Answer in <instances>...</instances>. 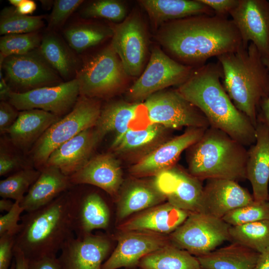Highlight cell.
I'll return each instance as SVG.
<instances>
[{
	"label": "cell",
	"mask_w": 269,
	"mask_h": 269,
	"mask_svg": "<svg viewBox=\"0 0 269 269\" xmlns=\"http://www.w3.org/2000/svg\"><path fill=\"white\" fill-rule=\"evenodd\" d=\"M155 38L174 60L194 69L212 57L244 47L233 21L216 14L167 22L160 26Z\"/></svg>",
	"instance_id": "cell-1"
},
{
	"label": "cell",
	"mask_w": 269,
	"mask_h": 269,
	"mask_svg": "<svg viewBox=\"0 0 269 269\" xmlns=\"http://www.w3.org/2000/svg\"><path fill=\"white\" fill-rule=\"evenodd\" d=\"M220 63H208L195 68L177 88L206 117L210 127L220 130L245 146L256 140V128L234 105L225 91Z\"/></svg>",
	"instance_id": "cell-2"
},
{
	"label": "cell",
	"mask_w": 269,
	"mask_h": 269,
	"mask_svg": "<svg viewBox=\"0 0 269 269\" xmlns=\"http://www.w3.org/2000/svg\"><path fill=\"white\" fill-rule=\"evenodd\" d=\"M216 58L222 68L225 91L256 127L260 106L269 96V71L262 56L251 42L246 48Z\"/></svg>",
	"instance_id": "cell-3"
},
{
	"label": "cell",
	"mask_w": 269,
	"mask_h": 269,
	"mask_svg": "<svg viewBox=\"0 0 269 269\" xmlns=\"http://www.w3.org/2000/svg\"><path fill=\"white\" fill-rule=\"evenodd\" d=\"M14 249L28 260L56 257L65 243L75 236L69 191L48 204L21 217Z\"/></svg>",
	"instance_id": "cell-4"
},
{
	"label": "cell",
	"mask_w": 269,
	"mask_h": 269,
	"mask_svg": "<svg viewBox=\"0 0 269 269\" xmlns=\"http://www.w3.org/2000/svg\"><path fill=\"white\" fill-rule=\"evenodd\" d=\"M187 150L189 172L200 180L246 179L248 150L224 132L209 127Z\"/></svg>",
	"instance_id": "cell-5"
},
{
	"label": "cell",
	"mask_w": 269,
	"mask_h": 269,
	"mask_svg": "<svg viewBox=\"0 0 269 269\" xmlns=\"http://www.w3.org/2000/svg\"><path fill=\"white\" fill-rule=\"evenodd\" d=\"M102 107L97 99L80 96L72 110L51 126L34 144L32 156L39 171L45 166L51 153L81 132L94 127Z\"/></svg>",
	"instance_id": "cell-6"
},
{
	"label": "cell",
	"mask_w": 269,
	"mask_h": 269,
	"mask_svg": "<svg viewBox=\"0 0 269 269\" xmlns=\"http://www.w3.org/2000/svg\"><path fill=\"white\" fill-rule=\"evenodd\" d=\"M128 75L110 44L88 58L77 71L80 96L107 98L114 96L126 84Z\"/></svg>",
	"instance_id": "cell-7"
},
{
	"label": "cell",
	"mask_w": 269,
	"mask_h": 269,
	"mask_svg": "<svg viewBox=\"0 0 269 269\" xmlns=\"http://www.w3.org/2000/svg\"><path fill=\"white\" fill-rule=\"evenodd\" d=\"M230 227L222 219L200 212L190 213L168 236L173 245L198 257L230 241Z\"/></svg>",
	"instance_id": "cell-8"
},
{
	"label": "cell",
	"mask_w": 269,
	"mask_h": 269,
	"mask_svg": "<svg viewBox=\"0 0 269 269\" xmlns=\"http://www.w3.org/2000/svg\"><path fill=\"white\" fill-rule=\"evenodd\" d=\"M194 69L177 62L155 46L145 70L128 89V99L138 102L169 86H179L188 79Z\"/></svg>",
	"instance_id": "cell-9"
},
{
	"label": "cell",
	"mask_w": 269,
	"mask_h": 269,
	"mask_svg": "<svg viewBox=\"0 0 269 269\" xmlns=\"http://www.w3.org/2000/svg\"><path fill=\"white\" fill-rule=\"evenodd\" d=\"M143 104L151 124L169 130L210 127L203 113L176 89L157 92L145 99Z\"/></svg>",
	"instance_id": "cell-10"
},
{
	"label": "cell",
	"mask_w": 269,
	"mask_h": 269,
	"mask_svg": "<svg viewBox=\"0 0 269 269\" xmlns=\"http://www.w3.org/2000/svg\"><path fill=\"white\" fill-rule=\"evenodd\" d=\"M110 44L119 56L129 76L141 74L147 55L148 40L144 23L133 11L113 27Z\"/></svg>",
	"instance_id": "cell-11"
},
{
	"label": "cell",
	"mask_w": 269,
	"mask_h": 269,
	"mask_svg": "<svg viewBox=\"0 0 269 269\" xmlns=\"http://www.w3.org/2000/svg\"><path fill=\"white\" fill-rule=\"evenodd\" d=\"M80 96L76 78L22 92L12 91L8 101L17 110L38 109L59 116L72 109Z\"/></svg>",
	"instance_id": "cell-12"
},
{
	"label": "cell",
	"mask_w": 269,
	"mask_h": 269,
	"mask_svg": "<svg viewBox=\"0 0 269 269\" xmlns=\"http://www.w3.org/2000/svg\"><path fill=\"white\" fill-rule=\"evenodd\" d=\"M117 245L102 269H134L146 255L171 243L168 235L147 231L119 232Z\"/></svg>",
	"instance_id": "cell-13"
},
{
	"label": "cell",
	"mask_w": 269,
	"mask_h": 269,
	"mask_svg": "<svg viewBox=\"0 0 269 269\" xmlns=\"http://www.w3.org/2000/svg\"><path fill=\"white\" fill-rule=\"evenodd\" d=\"M0 66L11 85L26 91L61 83L59 74L45 61L38 50L8 56Z\"/></svg>",
	"instance_id": "cell-14"
},
{
	"label": "cell",
	"mask_w": 269,
	"mask_h": 269,
	"mask_svg": "<svg viewBox=\"0 0 269 269\" xmlns=\"http://www.w3.org/2000/svg\"><path fill=\"white\" fill-rule=\"evenodd\" d=\"M240 33L243 46L253 43L263 58L269 59V1L239 0L230 13Z\"/></svg>",
	"instance_id": "cell-15"
},
{
	"label": "cell",
	"mask_w": 269,
	"mask_h": 269,
	"mask_svg": "<svg viewBox=\"0 0 269 269\" xmlns=\"http://www.w3.org/2000/svg\"><path fill=\"white\" fill-rule=\"evenodd\" d=\"M206 129L190 127L143 155L129 170L137 177L156 176L175 165L181 153L197 142Z\"/></svg>",
	"instance_id": "cell-16"
},
{
	"label": "cell",
	"mask_w": 269,
	"mask_h": 269,
	"mask_svg": "<svg viewBox=\"0 0 269 269\" xmlns=\"http://www.w3.org/2000/svg\"><path fill=\"white\" fill-rule=\"evenodd\" d=\"M108 235H88L74 236L61 250L58 259L62 269H102L112 253L113 244Z\"/></svg>",
	"instance_id": "cell-17"
},
{
	"label": "cell",
	"mask_w": 269,
	"mask_h": 269,
	"mask_svg": "<svg viewBox=\"0 0 269 269\" xmlns=\"http://www.w3.org/2000/svg\"><path fill=\"white\" fill-rule=\"evenodd\" d=\"M73 231L77 237L92 234L96 229L108 230L111 221L110 207L98 192L69 190Z\"/></svg>",
	"instance_id": "cell-18"
},
{
	"label": "cell",
	"mask_w": 269,
	"mask_h": 269,
	"mask_svg": "<svg viewBox=\"0 0 269 269\" xmlns=\"http://www.w3.org/2000/svg\"><path fill=\"white\" fill-rule=\"evenodd\" d=\"M153 178L166 201L190 213L200 212L204 187L201 180L176 165Z\"/></svg>",
	"instance_id": "cell-19"
},
{
	"label": "cell",
	"mask_w": 269,
	"mask_h": 269,
	"mask_svg": "<svg viewBox=\"0 0 269 269\" xmlns=\"http://www.w3.org/2000/svg\"><path fill=\"white\" fill-rule=\"evenodd\" d=\"M150 124L143 103L115 101L102 108L95 128L102 138L115 134L112 145L129 130L142 129Z\"/></svg>",
	"instance_id": "cell-20"
},
{
	"label": "cell",
	"mask_w": 269,
	"mask_h": 269,
	"mask_svg": "<svg viewBox=\"0 0 269 269\" xmlns=\"http://www.w3.org/2000/svg\"><path fill=\"white\" fill-rule=\"evenodd\" d=\"M73 185H90L107 193L116 202L123 184L120 161L110 153L91 158L81 168L69 176Z\"/></svg>",
	"instance_id": "cell-21"
},
{
	"label": "cell",
	"mask_w": 269,
	"mask_h": 269,
	"mask_svg": "<svg viewBox=\"0 0 269 269\" xmlns=\"http://www.w3.org/2000/svg\"><path fill=\"white\" fill-rule=\"evenodd\" d=\"M207 180L203 187L200 213L222 219L229 212L254 200L253 195L236 181Z\"/></svg>",
	"instance_id": "cell-22"
},
{
	"label": "cell",
	"mask_w": 269,
	"mask_h": 269,
	"mask_svg": "<svg viewBox=\"0 0 269 269\" xmlns=\"http://www.w3.org/2000/svg\"><path fill=\"white\" fill-rule=\"evenodd\" d=\"M190 212L166 201L139 212L117 226L119 232L147 231L169 235L187 218Z\"/></svg>",
	"instance_id": "cell-23"
},
{
	"label": "cell",
	"mask_w": 269,
	"mask_h": 269,
	"mask_svg": "<svg viewBox=\"0 0 269 269\" xmlns=\"http://www.w3.org/2000/svg\"><path fill=\"white\" fill-rule=\"evenodd\" d=\"M102 139L95 127L85 130L55 149L49 156L45 167H56L69 176L91 158Z\"/></svg>",
	"instance_id": "cell-24"
},
{
	"label": "cell",
	"mask_w": 269,
	"mask_h": 269,
	"mask_svg": "<svg viewBox=\"0 0 269 269\" xmlns=\"http://www.w3.org/2000/svg\"><path fill=\"white\" fill-rule=\"evenodd\" d=\"M166 198L154 178L150 180L134 178L123 183L116 201L117 225L133 214L165 202Z\"/></svg>",
	"instance_id": "cell-25"
},
{
	"label": "cell",
	"mask_w": 269,
	"mask_h": 269,
	"mask_svg": "<svg viewBox=\"0 0 269 269\" xmlns=\"http://www.w3.org/2000/svg\"><path fill=\"white\" fill-rule=\"evenodd\" d=\"M256 140L248 150L246 179L250 182L255 201H267L269 198V129L258 122Z\"/></svg>",
	"instance_id": "cell-26"
},
{
	"label": "cell",
	"mask_w": 269,
	"mask_h": 269,
	"mask_svg": "<svg viewBox=\"0 0 269 269\" xmlns=\"http://www.w3.org/2000/svg\"><path fill=\"white\" fill-rule=\"evenodd\" d=\"M73 186L69 176L56 167L46 166L40 170V175L20 205L26 212L38 209L68 191Z\"/></svg>",
	"instance_id": "cell-27"
},
{
	"label": "cell",
	"mask_w": 269,
	"mask_h": 269,
	"mask_svg": "<svg viewBox=\"0 0 269 269\" xmlns=\"http://www.w3.org/2000/svg\"><path fill=\"white\" fill-rule=\"evenodd\" d=\"M59 120V116L41 110L21 111L6 133L17 147L27 149Z\"/></svg>",
	"instance_id": "cell-28"
},
{
	"label": "cell",
	"mask_w": 269,
	"mask_h": 269,
	"mask_svg": "<svg viewBox=\"0 0 269 269\" xmlns=\"http://www.w3.org/2000/svg\"><path fill=\"white\" fill-rule=\"evenodd\" d=\"M138 2L155 26L194 15L215 14L211 8L199 0H141Z\"/></svg>",
	"instance_id": "cell-29"
},
{
	"label": "cell",
	"mask_w": 269,
	"mask_h": 269,
	"mask_svg": "<svg viewBox=\"0 0 269 269\" xmlns=\"http://www.w3.org/2000/svg\"><path fill=\"white\" fill-rule=\"evenodd\" d=\"M260 253L234 243L196 257L203 269H255Z\"/></svg>",
	"instance_id": "cell-30"
},
{
	"label": "cell",
	"mask_w": 269,
	"mask_h": 269,
	"mask_svg": "<svg viewBox=\"0 0 269 269\" xmlns=\"http://www.w3.org/2000/svg\"><path fill=\"white\" fill-rule=\"evenodd\" d=\"M168 129L160 125L150 124L140 129H130L116 143L111 145L115 152L128 155L139 152H149L161 143Z\"/></svg>",
	"instance_id": "cell-31"
},
{
	"label": "cell",
	"mask_w": 269,
	"mask_h": 269,
	"mask_svg": "<svg viewBox=\"0 0 269 269\" xmlns=\"http://www.w3.org/2000/svg\"><path fill=\"white\" fill-rule=\"evenodd\" d=\"M138 269H203L196 257L171 243L142 258Z\"/></svg>",
	"instance_id": "cell-32"
},
{
	"label": "cell",
	"mask_w": 269,
	"mask_h": 269,
	"mask_svg": "<svg viewBox=\"0 0 269 269\" xmlns=\"http://www.w3.org/2000/svg\"><path fill=\"white\" fill-rule=\"evenodd\" d=\"M38 50L45 61L61 77L68 79L74 73H76L75 59L56 35L52 33L45 34Z\"/></svg>",
	"instance_id": "cell-33"
},
{
	"label": "cell",
	"mask_w": 269,
	"mask_h": 269,
	"mask_svg": "<svg viewBox=\"0 0 269 269\" xmlns=\"http://www.w3.org/2000/svg\"><path fill=\"white\" fill-rule=\"evenodd\" d=\"M113 33V27L90 22L76 23L64 31L68 45L77 53L112 38Z\"/></svg>",
	"instance_id": "cell-34"
},
{
	"label": "cell",
	"mask_w": 269,
	"mask_h": 269,
	"mask_svg": "<svg viewBox=\"0 0 269 269\" xmlns=\"http://www.w3.org/2000/svg\"><path fill=\"white\" fill-rule=\"evenodd\" d=\"M229 234L232 242L261 253L269 246V220L231 226Z\"/></svg>",
	"instance_id": "cell-35"
},
{
	"label": "cell",
	"mask_w": 269,
	"mask_h": 269,
	"mask_svg": "<svg viewBox=\"0 0 269 269\" xmlns=\"http://www.w3.org/2000/svg\"><path fill=\"white\" fill-rule=\"evenodd\" d=\"M40 171L25 167L0 181V196L20 202L37 179Z\"/></svg>",
	"instance_id": "cell-36"
},
{
	"label": "cell",
	"mask_w": 269,
	"mask_h": 269,
	"mask_svg": "<svg viewBox=\"0 0 269 269\" xmlns=\"http://www.w3.org/2000/svg\"><path fill=\"white\" fill-rule=\"evenodd\" d=\"M43 16L20 14L15 8L6 7L1 10L0 18V34L27 33L37 31L43 27Z\"/></svg>",
	"instance_id": "cell-37"
},
{
	"label": "cell",
	"mask_w": 269,
	"mask_h": 269,
	"mask_svg": "<svg viewBox=\"0 0 269 269\" xmlns=\"http://www.w3.org/2000/svg\"><path fill=\"white\" fill-rule=\"evenodd\" d=\"M41 39L37 32L3 35L0 39V65L8 56L25 54L38 48Z\"/></svg>",
	"instance_id": "cell-38"
},
{
	"label": "cell",
	"mask_w": 269,
	"mask_h": 269,
	"mask_svg": "<svg viewBox=\"0 0 269 269\" xmlns=\"http://www.w3.org/2000/svg\"><path fill=\"white\" fill-rule=\"evenodd\" d=\"M127 6L122 1L97 0L87 4L80 11V14L86 18H102L120 22L127 17Z\"/></svg>",
	"instance_id": "cell-39"
},
{
	"label": "cell",
	"mask_w": 269,
	"mask_h": 269,
	"mask_svg": "<svg viewBox=\"0 0 269 269\" xmlns=\"http://www.w3.org/2000/svg\"><path fill=\"white\" fill-rule=\"evenodd\" d=\"M222 219L231 226L269 220V202L268 200H254L249 204L229 212Z\"/></svg>",
	"instance_id": "cell-40"
},
{
	"label": "cell",
	"mask_w": 269,
	"mask_h": 269,
	"mask_svg": "<svg viewBox=\"0 0 269 269\" xmlns=\"http://www.w3.org/2000/svg\"><path fill=\"white\" fill-rule=\"evenodd\" d=\"M84 1L83 0H55L49 18L48 28L55 29L60 27Z\"/></svg>",
	"instance_id": "cell-41"
},
{
	"label": "cell",
	"mask_w": 269,
	"mask_h": 269,
	"mask_svg": "<svg viewBox=\"0 0 269 269\" xmlns=\"http://www.w3.org/2000/svg\"><path fill=\"white\" fill-rule=\"evenodd\" d=\"M23 211L20 201H14L12 209L0 217V236L5 233L16 235L20 228V215Z\"/></svg>",
	"instance_id": "cell-42"
},
{
	"label": "cell",
	"mask_w": 269,
	"mask_h": 269,
	"mask_svg": "<svg viewBox=\"0 0 269 269\" xmlns=\"http://www.w3.org/2000/svg\"><path fill=\"white\" fill-rule=\"evenodd\" d=\"M15 236L5 233L0 236V269H9L13 258Z\"/></svg>",
	"instance_id": "cell-43"
},
{
	"label": "cell",
	"mask_w": 269,
	"mask_h": 269,
	"mask_svg": "<svg viewBox=\"0 0 269 269\" xmlns=\"http://www.w3.org/2000/svg\"><path fill=\"white\" fill-rule=\"evenodd\" d=\"M19 112L8 101L0 102V133H6L19 116Z\"/></svg>",
	"instance_id": "cell-44"
},
{
	"label": "cell",
	"mask_w": 269,
	"mask_h": 269,
	"mask_svg": "<svg viewBox=\"0 0 269 269\" xmlns=\"http://www.w3.org/2000/svg\"><path fill=\"white\" fill-rule=\"evenodd\" d=\"M20 159L14 155L0 148V175H6L10 172L21 168Z\"/></svg>",
	"instance_id": "cell-45"
},
{
	"label": "cell",
	"mask_w": 269,
	"mask_h": 269,
	"mask_svg": "<svg viewBox=\"0 0 269 269\" xmlns=\"http://www.w3.org/2000/svg\"><path fill=\"white\" fill-rule=\"evenodd\" d=\"M208 5L215 14L227 16L238 4L239 0H199Z\"/></svg>",
	"instance_id": "cell-46"
},
{
	"label": "cell",
	"mask_w": 269,
	"mask_h": 269,
	"mask_svg": "<svg viewBox=\"0 0 269 269\" xmlns=\"http://www.w3.org/2000/svg\"><path fill=\"white\" fill-rule=\"evenodd\" d=\"M28 269H62L57 257L28 261Z\"/></svg>",
	"instance_id": "cell-47"
},
{
	"label": "cell",
	"mask_w": 269,
	"mask_h": 269,
	"mask_svg": "<svg viewBox=\"0 0 269 269\" xmlns=\"http://www.w3.org/2000/svg\"><path fill=\"white\" fill-rule=\"evenodd\" d=\"M263 61L269 71V59L263 58ZM265 124L269 129V96L262 103L257 117V122Z\"/></svg>",
	"instance_id": "cell-48"
},
{
	"label": "cell",
	"mask_w": 269,
	"mask_h": 269,
	"mask_svg": "<svg viewBox=\"0 0 269 269\" xmlns=\"http://www.w3.org/2000/svg\"><path fill=\"white\" fill-rule=\"evenodd\" d=\"M36 8V4L32 0H23L21 4L15 7V11L22 15H29L32 14Z\"/></svg>",
	"instance_id": "cell-49"
},
{
	"label": "cell",
	"mask_w": 269,
	"mask_h": 269,
	"mask_svg": "<svg viewBox=\"0 0 269 269\" xmlns=\"http://www.w3.org/2000/svg\"><path fill=\"white\" fill-rule=\"evenodd\" d=\"M13 259L16 266V269H28V260L19 250L14 249Z\"/></svg>",
	"instance_id": "cell-50"
},
{
	"label": "cell",
	"mask_w": 269,
	"mask_h": 269,
	"mask_svg": "<svg viewBox=\"0 0 269 269\" xmlns=\"http://www.w3.org/2000/svg\"><path fill=\"white\" fill-rule=\"evenodd\" d=\"M255 269H269V246L260 253Z\"/></svg>",
	"instance_id": "cell-51"
},
{
	"label": "cell",
	"mask_w": 269,
	"mask_h": 269,
	"mask_svg": "<svg viewBox=\"0 0 269 269\" xmlns=\"http://www.w3.org/2000/svg\"><path fill=\"white\" fill-rule=\"evenodd\" d=\"M1 70H0V99L1 101L8 100L9 96L13 91L6 82L2 76Z\"/></svg>",
	"instance_id": "cell-52"
},
{
	"label": "cell",
	"mask_w": 269,
	"mask_h": 269,
	"mask_svg": "<svg viewBox=\"0 0 269 269\" xmlns=\"http://www.w3.org/2000/svg\"><path fill=\"white\" fill-rule=\"evenodd\" d=\"M14 204V202H13L10 199L2 198L0 200V211L8 212L12 209Z\"/></svg>",
	"instance_id": "cell-53"
},
{
	"label": "cell",
	"mask_w": 269,
	"mask_h": 269,
	"mask_svg": "<svg viewBox=\"0 0 269 269\" xmlns=\"http://www.w3.org/2000/svg\"><path fill=\"white\" fill-rule=\"evenodd\" d=\"M23 0H9V2L14 7H18L22 2Z\"/></svg>",
	"instance_id": "cell-54"
},
{
	"label": "cell",
	"mask_w": 269,
	"mask_h": 269,
	"mask_svg": "<svg viewBox=\"0 0 269 269\" xmlns=\"http://www.w3.org/2000/svg\"><path fill=\"white\" fill-rule=\"evenodd\" d=\"M9 269H16L15 263L14 259H13L11 265Z\"/></svg>",
	"instance_id": "cell-55"
},
{
	"label": "cell",
	"mask_w": 269,
	"mask_h": 269,
	"mask_svg": "<svg viewBox=\"0 0 269 269\" xmlns=\"http://www.w3.org/2000/svg\"><path fill=\"white\" fill-rule=\"evenodd\" d=\"M268 201H269V199H268Z\"/></svg>",
	"instance_id": "cell-56"
}]
</instances>
